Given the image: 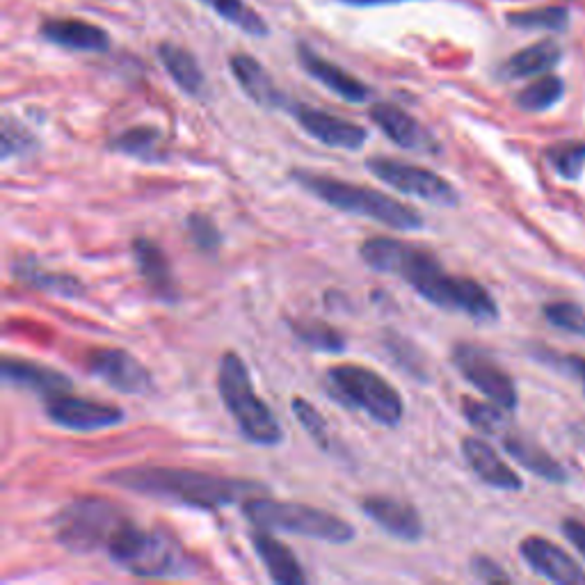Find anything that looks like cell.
<instances>
[{
    "label": "cell",
    "mask_w": 585,
    "mask_h": 585,
    "mask_svg": "<svg viewBox=\"0 0 585 585\" xmlns=\"http://www.w3.org/2000/svg\"><path fill=\"white\" fill-rule=\"evenodd\" d=\"M359 256L371 270L403 279L432 307L464 314L478 323L499 318L496 300L483 284L451 275L435 254L419 245L396 238H371L359 247Z\"/></svg>",
    "instance_id": "6da1fadb"
},
{
    "label": "cell",
    "mask_w": 585,
    "mask_h": 585,
    "mask_svg": "<svg viewBox=\"0 0 585 585\" xmlns=\"http://www.w3.org/2000/svg\"><path fill=\"white\" fill-rule=\"evenodd\" d=\"M103 483L195 510L236 506L263 492V485L254 480L224 478L181 467H147V464L110 471L103 476Z\"/></svg>",
    "instance_id": "7a4b0ae2"
},
{
    "label": "cell",
    "mask_w": 585,
    "mask_h": 585,
    "mask_svg": "<svg viewBox=\"0 0 585 585\" xmlns=\"http://www.w3.org/2000/svg\"><path fill=\"white\" fill-rule=\"evenodd\" d=\"M291 179L314 197L323 199L327 206L336 208V211L359 215V218L380 222L396 231L423 229V215L416 208L398 202V199L384 195L375 188L355 186V183L309 170H293Z\"/></svg>",
    "instance_id": "3957f363"
},
{
    "label": "cell",
    "mask_w": 585,
    "mask_h": 585,
    "mask_svg": "<svg viewBox=\"0 0 585 585\" xmlns=\"http://www.w3.org/2000/svg\"><path fill=\"white\" fill-rule=\"evenodd\" d=\"M106 551L117 565L142 579H181L195 574V563L170 533L147 531L128 517L110 538Z\"/></svg>",
    "instance_id": "277c9868"
},
{
    "label": "cell",
    "mask_w": 585,
    "mask_h": 585,
    "mask_svg": "<svg viewBox=\"0 0 585 585\" xmlns=\"http://www.w3.org/2000/svg\"><path fill=\"white\" fill-rule=\"evenodd\" d=\"M218 391L227 412L234 416L236 426L247 442L256 446L282 444L284 430L279 426L275 412L270 410L254 391L250 371L243 357L236 352H224L218 368Z\"/></svg>",
    "instance_id": "5b68a950"
},
{
    "label": "cell",
    "mask_w": 585,
    "mask_h": 585,
    "mask_svg": "<svg viewBox=\"0 0 585 585\" xmlns=\"http://www.w3.org/2000/svg\"><path fill=\"white\" fill-rule=\"evenodd\" d=\"M243 515L247 522L261 531L291 533L330 544H348L355 540V528L346 519L327 510L304 506V503L252 496L243 503Z\"/></svg>",
    "instance_id": "8992f818"
},
{
    "label": "cell",
    "mask_w": 585,
    "mask_h": 585,
    "mask_svg": "<svg viewBox=\"0 0 585 585\" xmlns=\"http://www.w3.org/2000/svg\"><path fill=\"white\" fill-rule=\"evenodd\" d=\"M325 389L336 403L364 412L380 426L396 428L403 421V398L371 368L359 364L334 366L325 373Z\"/></svg>",
    "instance_id": "52a82bcc"
},
{
    "label": "cell",
    "mask_w": 585,
    "mask_h": 585,
    "mask_svg": "<svg viewBox=\"0 0 585 585\" xmlns=\"http://www.w3.org/2000/svg\"><path fill=\"white\" fill-rule=\"evenodd\" d=\"M124 519L126 517L115 503L85 496L60 510L55 519V540L74 554H92L99 547H108L110 538L124 524Z\"/></svg>",
    "instance_id": "ba28073f"
},
{
    "label": "cell",
    "mask_w": 585,
    "mask_h": 585,
    "mask_svg": "<svg viewBox=\"0 0 585 585\" xmlns=\"http://www.w3.org/2000/svg\"><path fill=\"white\" fill-rule=\"evenodd\" d=\"M366 170L375 179L387 183L407 197L423 199V202L437 206H455L460 202V192L448 183L444 176L426 170L421 165L405 163V160L391 156H371L366 158Z\"/></svg>",
    "instance_id": "9c48e42d"
},
{
    "label": "cell",
    "mask_w": 585,
    "mask_h": 585,
    "mask_svg": "<svg viewBox=\"0 0 585 585\" xmlns=\"http://www.w3.org/2000/svg\"><path fill=\"white\" fill-rule=\"evenodd\" d=\"M451 357L462 378L474 384L480 394L503 407V410H515L519 403L515 380L494 362L492 355H487L483 348L474 346V343H455Z\"/></svg>",
    "instance_id": "30bf717a"
},
{
    "label": "cell",
    "mask_w": 585,
    "mask_h": 585,
    "mask_svg": "<svg viewBox=\"0 0 585 585\" xmlns=\"http://www.w3.org/2000/svg\"><path fill=\"white\" fill-rule=\"evenodd\" d=\"M87 371L126 396H147L154 389L149 368L122 348H96L87 355Z\"/></svg>",
    "instance_id": "8fae6325"
},
{
    "label": "cell",
    "mask_w": 585,
    "mask_h": 585,
    "mask_svg": "<svg viewBox=\"0 0 585 585\" xmlns=\"http://www.w3.org/2000/svg\"><path fill=\"white\" fill-rule=\"evenodd\" d=\"M46 416L55 426L71 432H96L124 423L122 407L101 403V400L71 396L69 391L46 400Z\"/></svg>",
    "instance_id": "7c38bea8"
},
{
    "label": "cell",
    "mask_w": 585,
    "mask_h": 585,
    "mask_svg": "<svg viewBox=\"0 0 585 585\" xmlns=\"http://www.w3.org/2000/svg\"><path fill=\"white\" fill-rule=\"evenodd\" d=\"M288 110H291V115L298 119L304 133L311 135L316 142L325 144V147L357 151L362 149L364 142L368 140L366 128L350 122V119L332 115V112L302 106V103H291Z\"/></svg>",
    "instance_id": "4fadbf2b"
},
{
    "label": "cell",
    "mask_w": 585,
    "mask_h": 585,
    "mask_svg": "<svg viewBox=\"0 0 585 585\" xmlns=\"http://www.w3.org/2000/svg\"><path fill=\"white\" fill-rule=\"evenodd\" d=\"M519 554L535 574L563 585H585V572L576 560L547 538L531 535L519 544Z\"/></svg>",
    "instance_id": "5bb4252c"
},
{
    "label": "cell",
    "mask_w": 585,
    "mask_h": 585,
    "mask_svg": "<svg viewBox=\"0 0 585 585\" xmlns=\"http://www.w3.org/2000/svg\"><path fill=\"white\" fill-rule=\"evenodd\" d=\"M371 119L380 126L387 138L407 151H421V154H439V142L426 126L394 103H375L371 108Z\"/></svg>",
    "instance_id": "9a60e30c"
},
{
    "label": "cell",
    "mask_w": 585,
    "mask_h": 585,
    "mask_svg": "<svg viewBox=\"0 0 585 585\" xmlns=\"http://www.w3.org/2000/svg\"><path fill=\"white\" fill-rule=\"evenodd\" d=\"M362 510L391 538L403 542H419L423 538V522L410 503L389 496H368L362 501Z\"/></svg>",
    "instance_id": "2e32d148"
},
{
    "label": "cell",
    "mask_w": 585,
    "mask_h": 585,
    "mask_svg": "<svg viewBox=\"0 0 585 585\" xmlns=\"http://www.w3.org/2000/svg\"><path fill=\"white\" fill-rule=\"evenodd\" d=\"M0 375H3V382L10 384V387L28 389L32 394L46 398L71 391V380L67 375L46 364L30 362V359L5 357L0 362Z\"/></svg>",
    "instance_id": "e0dca14e"
},
{
    "label": "cell",
    "mask_w": 585,
    "mask_h": 585,
    "mask_svg": "<svg viewBox=\"0 0 585 585\" xmlns=\"http://www.w3.org/2000/svg\"><path fill=\"white\" fill-rule=\"evenodd\" d=\"M462 455L469 469L483 480L485 485L496 487L503 492H519L524 487V480L515 474V469L508 467L499 458V453L480 437H464L462 439Z\"/></svg>",
    "instance_id": "ac0fdd59"
},
{
    "label": "cell",
    "mask_w": 585,
    "mask_h": 585,
    "mask_svg": "<svg viewBox=\"0 0 585 585\" xmlns=\"http://www.w3.org/2000/svg\"><path fill=\"white\" fill-rule=\"evenodd\" d=\"M133 256L135 263H138L142 282L147 284L151 295H156L160 302L179 300V286H176L170 259L160 250V245H156L151 238H135Z\"/></svg>",
    "instance_id": "d6986e66"
},
{
    "label": "cell",
    "mask_w": 585,
    "mask_h": 585,
    "mask_svg": "<svg viewBox=\"0 0 585 585\" xmlns=\"http://www.w3.org/2000/svg\"><path fill=\"white\" fill-rule=\"evenodd\" d=\"M298 58L302 69L307 71L311 78H316L320 85H325L327 90L339 96V99L348 103H364L368 96H371V90H368L362 80L348 74V71L341 69L339 64L320 58V55L316 51H311L309 46L302 44L298 48Z\"/></svg>",
    "instance_id": "ffe728a7"
},
{
    "label": "cell",
    "mask_w": 585,
    "mask_h": 585,
    "mask_svg": "<svg viewBox=\"0 0 585 585\" xmlns=\"http://www.w3.org/2000/svg\"><path fill=\"white\" fill-rule=\"evenodd\" d=\"M231 74L238 80V85L243 87V92L250 96L254 103H259L261 108L277 110L288 108L291 103L284 96V92L275 85V80L266 71V67L259 60H254L252 55L238 53L229 60Z\"/></svg>",
    "instance_id": "44dd1931"
},
{
    "label": "cell",
    "mask_w": 585,
    "mask_h": 585,
    "mask_svg": "<svg viewBox=\"0 0 585 585\" xmlns=\"http://www.w3.org/2000/svg\"><path fill=\"white\" fill-rule=\"evenodd\" d=\"M42 37L67 51L103 53L110 48L106 30L80 19H48L42 26Z\"/></svg>",
    "instance_id": "7402d4cb"
},
{
    "label": "cell",
    "mask_w": 585,
    "mask_h": 585,
    "mask_svg": "<svg viewBox=\"0 0 585 585\" xmlns=\"http://www.w3.org/2000/svg\"><path fill=\"white\" fill-rule=\"evenodd\" d=\"M252 547L263 565H266L268 576L279 585H304L307 574L302 572L300 560L295 558L291 549L284 542L272 538L270 531H256L252 535Z\"/></svg>",
    "instance_id": "603a6c76"
},
{
    "label": "cell",
    "mask_w": 585,
    "mask_h": 585,
    "mask_svg": "<svg viewBox=\"0 0 585 585\" xmlns=\"http://www.w3.org/2000/svg\"><path fill=\"white\" fill-rule=\"evenodd\" d=\"M12 272L16 282H21L23 286L35 288V291H42L48 295H58V298L74 300L85 293V286L76 275L48 270L37 259H30V256L16 261L12 266Z\"/></svg>",
    "instance_id": "cb8c5ba5"
},
{
    "label": "cell",
    "mask_w": 585,
    "mask_h": 585,
    "mask_svg": "<svg viewBox=\"0 0 585 585\" xmlns=\"http://www.w3.org/2000/svg\"><path fill=\"white\" fill-rule=\"evenodd\" d=\"M501 444L512 460H517L524 469L533 471L535 476L549 480V483H565L567 480L565 469L560 467L542 446L531 442V439L524 435H519V432L508 430L506 435L501 437Z\"/></svg>",
    "instance_id": "d4e9b609"
},
{
    "label": "cell",
    "mask_w": 585,
    "mask_h": 585,
    "mask_svg": "<svg viewBox=\"0 0 585 585\" xmlns=\"http://www.w3.org/2000/svg\"><path fill=\"white\" fill-rule=\"evenodd\" d=\"M108 149L115 154L142 160V163H163L165 154V135L156 126H133L119 133L117 138L108 142Z\"/></svg>",
    "instance_id": "484cf974"
},
{
    "label": "cell",
    "mask_w": 585,
    "mask_h": 585,
    "mask_svg": "<svg viewBox=\"0 0 585 585\" xmlns=\"http://www.w3.org/2000/svg\"><path fill=\"white\" fill-rule=\"evenodd\" d=\"M560 55H563L560 53V46L551 42V39H544V42L528 46L524 51L512 55L501 67V76L508 80L544 76L560 62Z\"/></svg>",
    "instance_id": "4316f807"
},
{
    "label": "cell",
    "mask_w": 585,
    "mask_h": 585,
    "mask_svg": "<svg viewBox=\"0 0 585 585\" xmlns=\"http://www.w3.org/2000/svg\"><path fill=\"white\" fill-rule=\"evenodd\" d=\"M158 58L167 69V74L172 76L176 85L190 96H197L204 92V71L199 69V62L195 55L186 48L176 44H160L158 46Z\"/></svg>",
    "instance_id": "83f0119b"
},
{
    "label": "cell",
    "mask_w": 585,
    "mask_h": 585,
    "mask_svg": "<svg viewBox=\"0 0 585 585\" xmlns=\"http://www.w3.org/2000/svg\"><path fill=\"white\" fill-rule=\"evenodd\" d=\"M293 334L316 352H343L346 348V339L341 332H336L332 325L323 323V320H293L291 323Z\"/></svg>",
    "instance_id": "f1b7e54d"
},
{
    "label": "cell",
    "mask_w": 585,
    "mask_h": 585,
    "mask_svg": "<svg viewBox=\"0 0 585 585\" xmlns=\"http://www.w3.org/2000/svg\"><path fill=\"white\" fill-rule=\"evenodd\" d=\"M215 14H220L224 21H229L231 26L240 28L252 37H266L268 26L266 21L256 14L250 5H245L243 0H202Z\"/></svg>",
    "instance_id": "f546056e"
},
{
    "label": "cell",
    "mask_w": 585,
    "mask_h": 585,
    "mask_svg": "<svg viewBox=\"0 0 585 585\" xmlns=\"http://www.w3.org/2000/svg\"><path fill=\"white\" fill-rule=\"evenodd\" d=\"M563 92H565L563 80L558 76L544 74L542 78L535 80V83L524 87V90L517 94L515 101L517 106L526 112H544L554 108L556 103L563 99Z\"/></svg>",
    "instance_id": "4dcf8cb0"
},
{
    "label": "cell",
    "mask_w": 585,
    "mask_h": 585,
    "mask_svg": "<svg viewBox=\"0 0 585 585\" xmlns=\"http://www.w3.org/2000/svg\"><path fill=\"white\" fill-rule=\"evenodd\" d=\"M462 414L483 435L503 437L508 432V421L503 416V407L496 403H478V400L462 398Z\"/></svg>",
    "instance_id": "1f68e13d"
},
{
    "label": "cell",
    "mask_w": 585,
    "mask_h": 585,
    "mask_svg": "<svg viewBox=\"0 0 585 585\" xmlns=\"http://www.w3.org/2000/svg\"><path fill=\"white\" fill-rule=\"evenodd\" d=\"M508 23L524 30H565L570 23V12L565 7H540V10L510 14Z\"/></svg>",
    "instance_id": "d6a6232c"
},
{
    "label": "cell",
    "mask_w": 585,
    "mask_h": 585,
    "mask_svg": "<svg viewBox=\"0 0 585 585\" xmlns=\"http://www.w3.org/2000/svg\"><path fill=\"white\" fill-rule=\"evenodd\" d=\"M549 163L565 181H576L585 167V142H563L547 149Z\"/></svg>",
    "instance_id": "836d02e7"
},
{
    "label": "cell",
    "mask_w": 585,
    "mask_h": 585,
    "mask_svg": "<svg viewBox=\"0 0 585 585\" xmlns=\"http://www.w3.org/2000/svg\"><path fill=\"white\" fill-rule=\"evenodd\" d=\"M542 314L544 318H547V323L554 325L556 330L585 336V309L581 307V304L570 302V300L549 302L542 307Z\"/></svg>",
    "instance_id": "e575fe53"
},
{
    "label": "cell",
    "mask_w": 585,
    "mask_h": 585,
    "mask_svg": "<svg viewBox=\"0 0 585 585\" xmlns=\"http://www.w3.org/2000/svg\"><path fill=\"white\" fill-rule=\"evenodd\" d=\"M291 412L295 414V419H298L302 430L307 432L323 451H327V448H330V435H327V423L323 419V414L300 396H295L291 400Z\"/></svg>",
    "instance_id": "d590c367"
},
{
    "label": "cell",
    "mask_w": 585,
    "mask_h": 585,
    "mask_svg": "<svg viewBox=\"0 0 585 585\" xmlns=\"http://www.w3.org/2000/svg\"><path fill=\"white\" fill-rule=\"evenodd\" d=\"M186 229L190 236V243L204 254H215L222 243L220 229L215 227V222L204 213H190L186 220Z\"/></svg>",
    "instance_id": "8d00e7d4"
},
{
    "label": "cell",
    "mask_w": 585,
    "mask_h": 585,
    "mask_svg": "<svg viewBox=\"0 0 585 585\" xmlns=\"http://www.w3.org/2000/svg\"><path fill=\"white\" fill-rule=\"evenodd\" d=\"M35 149V138L21 124L12 122L10 117L3 119V160L12 156H23L26 151Z\"/></svg>",
    "instance_id": "74e56055"
},
{
    "label": "cell",
    "mask_w": 585,
    "mask_h": 585,
    "mask_svg": "<svg viewBox=\"0 0 585 585\" xmlns=\"http://www.w3.org/2000/svg\"><path fill=\"white\" fill-rule=\"evenodd\" d=\"M471 570L478 576L480 581H487V583H494V581H510V576L501 570L499 565L494 563L492 558L487 556H474L471 560Z\"/></svg>",
    "instance_id": "f35d334b"
},
{
    "label": "cell",
    "mask_w": 585,
    "mask_h": 585,
    "mask_svg": "<svg viewBox=\"0 0 585 585\" xmlns=\"http://www.w3.org/2000/svg\"><path fill=\"white\" fill-rule=\"evenodd\" d=\"M563 533L565 538L574 544L576 551L585 558V524H581L579 519H565Z\"/></svg>",
    "instance_id": "ab89813d"
},
{
    "label": "cell",
    "mask_w": 585,
    "mask_h": 585,
    "mask_svg": "<svg viewBox=\"0 0 585 585\" xmlns=\"http://www.w3.org/2000/svg\"><path fill=\"white\" fill-rule=\"evenodd\" d=\"M560 364H563L567 368V371L574 373L576 378L581 380L583 391H585V357H581V355H567V357L560 359Z\"/></svg>",
    "instance_id": "60d3db41"
}]
</instances>
